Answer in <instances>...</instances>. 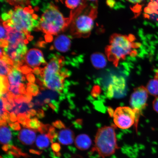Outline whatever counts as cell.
Segmentation results:
<instances>
[{
  "label": "cell",
  "instance_id": "obj_1",
  "mask_svg": "<svg viewBox=\"0 0 158 158\" xmlns=\"http://www.w3.org/2000/svg\"><path fill=\"white\" fill-rule=\"evenodd\" d=\"M49 61L44 68H39L37 75V80L42 83L45 88L62 94L67 80L72 73L65 67L68 61L59 54H51Z\"/></svg>",
  "mask_w": 158,
  "mask_h": 158
},
{
  "label": "cell",
  "instance_id": "obj_2",
  "mask_svg": "<svg viewBox=\"0 0 158 158\" xmlns=\"http://www.w3.org/2000/svg\"><path fill=\"white\" fill-rule=\"evenodd\" d=\"M1 19L3 24L31 35V31L38 29L40 18L34 14L31 6L25 7L22 4L3 12Z\"/></svg>",
  "mask_w": 158,
  "mask_h": 158
},
{
  "label": "cell",
  "instance_id": "obj_3",
  "mask_svg": "<svg viewBox=\"0 0 158 158\" xmlns=\"http://www.w3.org/2000/svg\"><path fill=\"white\" fill-rule=\"evenodd\" d=\"M42 15L40 19L37 31H40L46 35L47 41H50L52 35H58L64 30L70 24L73 19L65 18L54 3L43 4Z\"/></svg>",
  "mask_w": 158,
  "mask_h": 158
},
{
  "label": "cell",
  "instance_id": "obj_4",
  "mask_svg": "<svg viewBox=\"0 0 158 158\" xmlns=\"http://www.w3.org/2000/svg\"><path fill=\"white\" fill-rule=\"evenodd\" d=\"M135 36L114 33L110 37V44L106 47L108 60L117 67L120 61L124 60L128 55L134 56L137 54L135 48L141 47L139 43H134Z\"/></svg>",
  "mask_w": 158,
  "mask_h": 158
},
{
  "label": "cell",
  "instance_id": "obj_5",
  "mask_svg": "<svg viewBox=\"0 0 158 158\" xmlns=\"http://www.w3.org/2000/svg\"><path fill=\"white\" fill-rule=\"evenodd\" d=\"M119 148L114 126H104L98 128L92 152H96L100 157L105 158L113 155Z\"/></svg>",
  "mask_w": 158,
  "mask_h": 158
},
{
  "label": "cell",
  "instance_id": "obj_6",
  "mask_svg": "<svg viewBox=\"0 0 158 158\" xmlns=\"http://www.w3.org/2000/svg\"><path fill=\"white\" fill-rule=\"evenodd\" d=\"M97 8L90 6L81 15L79 14L72 21L71 32L77 37H88L94 27L98 14Z\"/></svg>",
  "mask_w": 158,
  "mask_h": 158
},
{
  "label": "cell",
  "instance_id": "obj_7",
  "mask_svg": "<svg viewBox=\"0 0 158 158\" xmlns=\"http://www.w3.org/2000/svg\"><path fill=\"white\" fill-rule=\"evenodd\" d=\"M23 41L15 44H8L4 48L1 47V55H4L13 62L14 67H21L24 64L25 56L27 52V44Z\"/></svg>",
  "mask_w": 158,
  "mask_h": 158
},
{
  "label": "cell",
  "instance_id": "obj_8",
  "mask_svg": "<svg viewBox=\"0 0 158 158\" xmlns=\"http://www.w3.org/2000/svg\"><path fill=\"white\" fill-rule=\"evenodd\" d=\"M115 125L122 129H127L135 123L137 126L139 117L132 109L128 106L116 108L113 114Z\"/></svg>",
  "mask_w": 158,
  "mask_h": 158
},
{
  "label": "cell",
  "instance_id": "obj_9",
  "mask_svg": "<svg viewBox=\"0 0 158 158\" xmlns=\"http://www.w3.org/2000/svg\"><path fill=\"white\" fill-rule=\"evenodd\" d=\"M148 94L147 88L141 86L134 89L130 96V106L139 117L147 106Z\"/></svg>",
  "mask_w": 158,
  "mask_h": 158
},
{
  "label": "cell",
  "instance_id": "obj_10",
  "mask_svg": "<svg viewBox=\"0 0 158 158\" xmlns=\"http://www.w3.org/2000/svg\"><path fill=\"white\" fill-rule=\"evenodd\" d=\"M42 51L37 48H32L27 51L25 56L24 64L25 66L33 70L40 68L41 65H46Z\"/></svg>",
  "mask_w": 158,
  "mask_h": 158
},
{
  "label": "cell",
  "instance_id": "obj_11",
  "mask_svg": "<svg viewBox=\"0 0 158 158\" xmlns=\"http://www.w3.org/2000/svg\"><path fill=\"white\" fill-rule=\"evenodd\" d=\"M2 23L6 31V34L5 40L0 41H6L8 44H15L23 41L29 42V41L33 39L31 35H27L22 31Z\"/></svg>",
  "mask_w": 158,
  "mask_h": 158
},
{
  "label": "cell",
  "instance_id": "obj_12",
  "mask_svg": "<svg viewBox=\"0 0 158 158\" xmlns=\"http://www.w3.org/2000/svg\"><path fill=\"white\" fill-rule=\"evenodd\" d=\"M126 86V81L122 77L114 76L111 83L108 86L107 95L109 98H112L114 94H119L124 91Z\"/></svg>",
  "mask_w": 158,
  "mask_h": 158
},
{
  "label": "cell",
  "instance_id": "obj_13",
  "mask_svg": "<svg viewBox=\"0 0 158 158\" xmlns=\"http://www.w3.org/2000/svg\"><path fill=\"white\" fill-rule=\"evenodd\" d=\"M72 37L62 34L58 35L54 40V47L59 52L65 53L70 50L72 44Z\"/></svg>",
  "mask_w": 158,
  "mask_h": 158
},
{
  "label": "cell",
  "instance_id": "obj_14",
  "mask_svg": "<svg viewBox=\"0 0 158 158\" xmlns=\"http://www.w3.org/2000/svg\"><path fill=\"white\" fill-rule=\"evenodd\" d=\"M20 68L14 67L7 75V78L9 84L11 85L19 87L24 83L26 78Z\"/></svg>",
  "mask_w": 158,
  "mask_h": 158
},
{
  "label": "cell",
  "instance_id": "obj_15",
  "mask_svg": "<svg viewBox=\"0 0 158 158\" xmlns=\"http://www.w3.org/2000/svg\"><path fill=\"white\" fill-rule=\"evenodd\" d=\"M36 136V133L34 130L25 128L20 131L18 138L21 143L24 145H31L34 143Z\"/></svg>",
  "mask_w": 158,
  "mask_h": 158
},
{
  "label": "cell",
  "instance_id": "obj_16",
  "mask_svg": "<svg viewBox=\"0 0 158 158\" xmlns=\"http://www.w3.org/2000/svg\"><path fill=\"white\" fill-rule=\"evenodd\" d=\"M58 141L64 145H71L74 141V134L72 130L65 128L59 132Z\"/></svg>",
  "mask_w": 158,
  "mask_h": 158
},
{
  "label": "cell",
  "instance_id": "obj_17",
  "mask_svg": "<svg viewBox=\"0 0 158 158\" xmlns=\"http://www.w3.org/2000/svg\"><path fill=\"white\" fill-rule=\"evenodd\" d=\"M75 144L78 149L85 151L90 148L92 141L88 135L85 134H81L77 136L75 140Z\"/></svg>",
  "mask_w": 158,
  "mask_h": 158
},
{
  "label": "cell",
  "instance_id": "obj_18",
  "mask_svg": "<svg viewBox=\"0 0 158 158\" xmlns=\"http://www.w3.org/2000/svg\"><path fill=\"white\" fill-rule=\"evenodd\" d=\"M91 62L94 68L100 69H103L107 64L105 56L101 53H94L91 55Z\"/></svg>",
  "mask_w": 158,
  "mask_h": 158
},
{
  "label": "cell",
  "instance_id": "obj_19",
  "mask_svg": "<svg viewBox=\"0 0 158 158\" xmlns=\"http://www.w3.org/2000/svg\"><path fill=\"white\" fill-rule=\"evenodd\" d=\"M11 130L7 126H1L0 129V141L3 145L9 144L11 142Z\"/></svg>",
  "mask_w": 158,
  "mask_h": 158
},
{
  "label": "cell",
  "instance_id": "obj_20",
  "mask_svg": "<svg viewBox=\"0 0 158 158\" xmlns=\"http://www.w3.org/2000/svg\"><path fill=\"white\" fill-rule=\"evenodd\" d=\"M51 143L50 138L46 134H41L37 136L35 145L39 149L43 150L48 148Z\"/></svg>",
  "mask_w": 158,
  "mask_h": 158
},
{
  "label": "cell",
  "instance_id": "obj_21",
  "mask_svg": "<svg viewBox=\"0 0 158 158\" xmlns=\"http://www.w3.org/2000/svg\"><path fill=\"white\" fill-rule=\"evenodd\" d=\"M146 88L148 94L152 96H158V80L155 78L149 80Z\"/></svg>",
  "mask_w": 158,
  "mask_h": 158
},
{
  "label": "cell",
  "instance_id": "obj_22",
  "mask_svg": "<svg viewBox=\"0 0 158 158\" xmlns=\"http://www.w3.org/2000/svg\"><path fill=\"white\" fill-rule=\"evenodd\" d=\"M7 153L8 155L15 156V157L17 158H19L21 156L27 157L29 156L28 155H27V154L23 153L19 148L13 145H11L9 151L7 152Z\"/></svg>",
  "mask_w": 158,
  "mask_h": 158
},
{
  "label": "cell",
  "instance_id": "obj_23",
  "mask_svg": "<svg viewBox=\"0 0 158 158\" xmlns=\"http://www.w3.org/2000/svg\"><path fill=\"white\" fill-rule=\"evenodd\" d=\"M27 92L33 96H37L40 94L39 88L37 85L31 83H28L27 85Z\"/></svg>",
  "mask_w": 158,
  "mask_h": 158
},
{
  "label": "cell",
  "instance_id": "obj_24",
  "mask_svg": "<svg viewBox=\"0 0 158 158\" xmlns=\"http://www.w3.org/2000/svg\"><path fill=\"white\" fill-rule=\"evenodd\" d=\"M86 1H80V0H75V1H66L64 2L65 5L68 8L74 9L80 7Z\"/></svg>",
  "mask_w": 158,
  "mask_h": 158
},
{
  "label": "cell",
  "instance_id": "obj_25",
  "mask_svg": "<svg viewBox=\"0 0 158 158\" xmlns=\"http://www.w3.org/2000/svg\"><path fill=\"white\" fill-rule=\"evenodd\" d=\"M43 124L39 121L37 118H34L31 119L28 125V128H31L38 131Z\"/></svg>",
  "mask_w": 158,
  "mask_h": 158
},
{
  "label": "cell",
  "instance_id": "obj_26",
  "mask_svg": "<svg viewBox=\"0 0 158 158\" xmlns=\"http://www.w3.org/2000/svg\"><path fill=\"white\" fill-rule=\"evenodd\" d=\"M48 135L50 138L51 143H54L56 141L57 138H58V134L57 133L55 128L53 126H51L49 130L48 134Z\"/></svg>",
  "mask_w": 158,
  "mask_h": 158
},
{
  "label": "cell",
  "instance_id": "obj_27",
  "mask_svg": "<svg viewBox=\"0 0 158 158\" xmlns=\"http://www.w3.org/2000/svg\"><path fill=\"white\" fill-rule=\"evenodd\" d=\"M48 106L54 110L56 113L58 114L59 109V102L54 100H52L48 104Z\"/></svg>",
  "mask_w": 158,
  "mask_h": 158
},
{
  "label": "cell",
  "instance_id": "obj_28",
  "mask_svg": "<svg viewBox=\"0 0 158 158\" xmlns=\"http://www.w3.org/2000/svg\"><path fill=\"white\" fill-rule=\"evenodd\" d=\"M51 126L49 124H43L41 127L39 128L38 131L41 134H46L48 133L49 130Z\"/></svg>",
  "mask_w": 158,
  "mask_h": 158
},
{
  "label": "cell",
  "instance_id": "obj_29",
  "mask_svg": "<svg viewBox=\"0 0 158 158\" xmlns=\"http://www.w3.org/2000/svg\"><path fill=\"white\" fill-rule=\"evenodd\" d=\"M17 121L19 123L22 124L24 123L27 119L25 114H17Z\"/></svg>",
  "mask_w": 158,
  "mask_h": 158
},
{
  "label": "cell",
  "instance_id": "obj_30",
  "mask_svg": "<svg viewBox=\"0 0 158 158\" xmlns=\"http://www.w3.org/2000/svg\"><path fill=\"white\" fill-rule=\"evenodd\" d=\"M52 126L58 129H62L65 128L64 124L60 120H56L55 122H53Z\"/></svg>",
  "mask_w": 158,
  "mask_h": 158
},
{
  "label": "cell",
  "instance_id": "obj_31",
  "mask_svg": "<svg viewBox=\"0 0 158 158\" xmlns=\"http://www.w3.org/2000/svg\"><path fill=\"white\" fill-rule=\"evenodd\" d=\"M19 87L16 86L10 85L9 91L14 94L15 96L19 94Z\"/></svg>",
  "mask_w": 158,
  "mask_h": 158
},
{
  "label": "cell",
  "instance_id": "obj_32",
  "mask_svg": "<svg viewBox=\"0 0 158 158\" xmlns=\"http://www.w3.org/2000/svg\"><path fill=\"white\" fill-rule=\"evenodd\" d=\"M23 102L28 104L30 102L31 100L32 99V96L30 94L27 93L23 95Z\"/></svg>",
  "mask_w": 158,
  "mask_h": 158
},
{
  "label": "cell",
  "instance_id": "obj_33",
  "mask_svg": "<svg viewBox=\"0 0 158 158\" xmlns=\"http://www.w3.org/2000/svg\"><path fill=\"white\" fill-rule=\"evenodd\" d=\"M0 27H1V29H0L1 30V37H0L1 41L4 40L6 38V31L2 23H1Z\"/></svg>",
  "mask_w": 158,
  "mask_h": 158
},
{
  "label": "cell",
  "instance_id": "obj_34",
  "mask_svg": "<svg viewBox=\"0 0 158 158\" xmlns=\"http://www.w3.org/2000/svg\"><path fill=\"white\" fill-rule=\"evenodd\" d=\"M51 147L54 152L56 153L59 152V151H60L61 149L60 144L58 143H52Z\"/></svg>",
  "mask_w": 158,
  "mask_h": 158
},
{
  "label": "cell",
  "instance_id": "obj_35",
  "mask_svg": "<svg viewBox=\"0 0 158 158\" xmlns=\"http://www.w3.org/2000/svg\"><path fill=\"white\" fill-rule=\"evenodd\" d=\"M9 126L11 130L18 131L21 129V127L18 122L11 123L9 124Z\"/></svg>",
  "mask_w": 158,
  "mask_h": 158
},
{
  "label": "cell",
  "instance_id": "obj_36",
  "mask_svg": "<svg viewBox=\"0 0 158 158\" xmlns=\"http://www.w3.org/2000/svg\"><path fill=\"white\" fill-rule=\"evenodd\" d=\"M15 103L18 104H21L23 103V95L21 94L15 96Z\"/></svg>",
  "mask_w": 158,
  "mask_h": 158
},
{
  "label": "cell",
  "instance_id": "obj_37",
  "mask_svg": "<svg viewBox=\"0 0 158 158\" xmlns=\"http://www.w3.org/2000/svg\"><path fill=\"white\" fill-rule=\"evenodd\" d=\"M152 106L154 110L158 113V96L155 97L153 102Z\"/></svg>",
  "mask_w": 158,
  "mask_h": 158
},
{
  "label": "cell",
  "instance_id": "obj_38",
  "mask_svg": "<svg viewBox=\"0 0 158 158\" xmlns=\"http://www.w3.org/2000/svg\"><path fill=\"white\" fill-rule=\"evenodd\" d=\"M27 79L29 83H33L35 81V76L33 74L29 73L27 74L26 76Z\"/></svg>",
  "mask_w": 158,
  "mask_h": 158
},
{
  "label": "cell",
  "instance_id": "obj_39",
  "mask_svg": "<svg viewBox=\"0 0 158 158\" xmlns=\"http://www.w3.org/2000/svg\"><path fill=\"white\" fill-rule=\"evenodd\" d=\"M19 94L21 95L25 94L27 93V89L25 88V84H22L19 88Z\"/></svg>",
  "mask_w": 158,
  "mask_h": 158
},
{
  "label": "cell",
  "instance_id": "obj_40",
  "mask_svg": "<svg viewBox=\"0 0 158 158\" xmlns=\"http://www.w3.org/2000/svg\"><path fill=\"white\" fill-rule=\"evenodd\" d=\"M132 10L135 13H137L138 14V13H140L141 10V6L139 5L138 4V3H137L135 6L132 8Z\"/></svg>",
  "mask_w": 158,
  "mask_h": 158
},
{
  "label": "cell",
  "instance_id": "obj_41",
  "mask_svg": "<svg viewBox=\"0 0 158 158\" xmlns=\"http://www.w3.org/2000/svg\"><path fill=\"white\" fill-rule=\"evenodd\" d=\"M36 116L37 118H44L45 114L44 110H42L39 109L37 111Z\"/></svg>",
  "mask_w": 158,
  "mask_h": 158
},
{
  "label": "cell",
  "instance_id": "obj_42",
  "mask_svg": "<svg viewBox=\"0 0 158 158\" xmlns=\"http://www.w3.org/2000/svg\"><path fill=\"white\" fill-rule=\"evenodd\" d=\"M10 120L12 122H15L17 120V116L15 112H11L10 114Z\"/></svg>",
  "mask_w": 158,
  "mask_h": 158
},
{
  "label": "cell",
  "instance_id": "obj_43",
  "mask_svg": "<svg viewBox=\"0 0 158 158\" xmlns=\"http://www.w3.org/2000/svg\"><path fill=\"white\" fill-rule=\"evenodd\" d=\"M30 152L31 153L35 154V155H40L42 152L40 151H37L34 149H31L29 150Z\"/></svg>",
  "mask_w": 158,
  "mask_h": 158
},
{
  "label": "cell",
  "instance_id": "obj_44",
  "mask_svg": "<svg viewBox=\"0 0 158 158\" xmlns=\"http://www.w3.org/2000/svg\"><path fill=\"white\" fill-rule=\"evenodd\" d=\"M28 112L31 116H34L37 114V112L36 110L33 109L29 110Z\"/></svg>",
  "mask_w": 158,
  "mask_h": 158
},
{
  "label": "cell",
  "instance_id": "obj_45",
  "mask_svg": "<svg viewBox=\"0 0 158 158\" xmlns=\"http://www.w3.org/2000/svg\"><path fill=\"white\" fill-rule=\"evenodd\" d=\"M106 2L109 6L112 8L114 6L115 1H108Z\"/></svg>",
  "mask_w": 158,
  "mask_h": 158
},
{
  "label": "cell",
  "instance_id": "obj_46",
  "mask_svg": "<svg viewBox=\"0 0 158 158\" xmlns=\"http://www.w3.org/2000/svg\"><path fill=\"white\" fill-rule=\"evenodd\" d=\"M7 122L5 120H1V126H6Z\"/></svg>",
  "mask_w": 158,
  "mask_h": 158
},
{
  "label": "cell",
  "instance_id": "obj_47",
  "mask_svg": "<svg viewBox=\"0 0 158 158\" xmlns=\"http://www.w3.org/2000/svg\"><path fill=\"white\" fill-rule=\"evenodd\" d=\"M128 1L130 2V3L134 4L139 3H141L142 2H143V1Z\"/></svg>",
  "mask_w": 158,
  "mask_h": 158
},
{
  "label": "cell",
  "instance_id": "obj_48",
  "mask_svg": "<svg viewBox=\"0 0 158 158\" xmlns=\"http://www.w3.org/2000/svg\"><path fill=\"white\" fill-rule=\"evenodd\" d=\"M50 102V98H45L44 100V104H49Z\"/></svg>",
  "mask_w": 158,
  "mask_h": 158
},
{
  "label": "cell",
  "instance_id": "obj_49",
  "mask_svg": "<svg viewBox=\"0 0 158 158\" xmlns=\"http://www.w3.org/2000/svg\"><path fill=\"white\" fill-rule=\"evenodd\" d=\"M27 104H28V107L29 108H32L34 106V103L31 102H29V103Z\"/></svg>",
  "mask_w": 158,
  "mask_h": 158
},
{
  "label": "cell",
  "instance_id": "obj_50",
  "mask_svg": "<svg viewBox=\"0 0 158 158\" xmlns=\"http://www.w3.org/2000/svg\"><path fill=\"white\" fill-rule=\"evenodd\" d=\"M42 108L43 110L46 111L48 108V106L47 105H44L43 106Z\"/></svg>",
  "mask_w": 158,
  "mask_h": 158
},
{
  "label": "cell",
  "instance_id": "obj_51",
  "mask_svg": "<svg viewBox=\"0 0 158 158\" xmlns=\"http://www.w3.org/2000/svg\"><path fill=\"white\" fill-rule=\"evenodd\" d=\"M155 73V77H154V78L157 79L158 80V69H157V70L156 72Z\"/></svg>",
  "mask_w": 158,
  "mask_h": 158
},
{
  "label": "cell",
  "instance_id": "obj_52",
  "mask_svg": "<svg viewBox=\"0 0 158 158\" xmlns=\"http://www.w3.org/2000/svg\"><path fill=\"white\" fill-rule=\"evenodd\" d=\"M155 44H158V40L155 41Z\"/></svg>",
  "mask_w": 158,
  "mask_h": 158
},
{
  "label": "cell",
  "instance_id": "obj_53",
  "mask_svg": "<svg viewBox=\"0 0 158 158\" xmlns=\"http://www.w3.org/2000/svg\"><path fill=\"white\" fill-rule=\"evenodd\" d=\"M156 26L157 27H158V22H156Z\"/></svg>",
  "mask_w": 158,
  "mask_h": 158
},
{
  "label": "cell",
  "instance_id": "obj_54",
  "mask_svg": "<svg viewBox=\"0 0 158 158\" xmlns=\"http://www.w3.org/2000/svg\"><path fill=\"white\" fill-rule=\"evenodd\" d=\"M155 37L156 39H158V37L157 36V35H155Z\"/></svg>",
  "mask_w": 158,
  "mask_h": 158
},
{
  "label": "cell",
  "instance_id": "obj_55",
  "mask_svg": "<svg viewBox=\"0 0 158 158\" xmlns=\"http://www.w3.org/2000/svg\"><path fill=\"white\" fill-rule=\"evenodd\" d=\"M157 56L158 57V53L157 54Z\"/></svg>",
  "mask_w": 158,
  "mask_h": 158
},
{
  "label": "cell",
  "instance_id": "obj_56",
  "mask_svg": "<svg viewBox=\"0 0 158 158\" xmlns=\"http://www.w3.org/2000/svg\"><path fill=\"white\" fill-rule=\"evenodd\" d=\"M156 66H157V67H158V64H156Z\"/></svg>",
  "mask_w": 158,
  "mask_h": 158
},
{
  "label": "cell",
  "instance_id": "obj_57",
  "mask_svg": "<svg viewBox=\"0 0 158 158\" xmlns=\"http://www.w3.org/2000/svg\"><path fill=\"white\" fill-rule=\"evenodd\" d=\"M157 34L158 35V32H157Z\"/></svg>",
  "mask_w": 158,
  "mask_h": 158
}]
</instances>
